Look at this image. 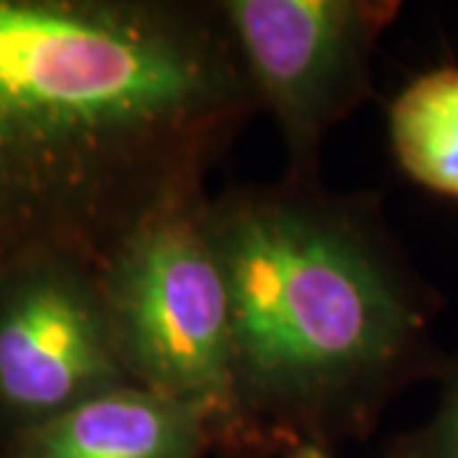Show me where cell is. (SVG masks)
<instances>
[{"label":"cell","instance_id":"4","mask_svg":"<svg viewBox=\"0 0 458 458\" xmlns=\"http://www.w3.org/2000/svg\"><path fill=\"white\" fill-rule=\"evenodd\" d=\"M258 105L278 123L293 179L316 181L324 138L372 92V59L394 0L219 3Z\"/></svg>","mask_w":458,"mask_h":458},{"label":"cell","instance_id":"2","mask_svg":"<svg viewBox=\"0 0 458 458\" xmlns=\"http://www.w3.org/2000/svg\"><path fill=\"white\" fill-rule=\"evenodd\" d=\"M250 436L361 430L433 369L436 293L364 199L316 181L209 199Z\"/></svg>","mask_w":458,"mask_h":458},{"label":"cell","instance_id":"8","mask_svg":"<svg viewBox=\"0 0 458 458\" xmlns=\"http://www.w3.org/2000/svg\"><path fill=\"white\" fill-rule=\"evenodd\" d=\"M394 458H458V354L441 369V393L430 418L400 438Z\"/></svg>","mask_w":458,"mask_h":458},{"label":"cell","instance_id":"7","mask_svg":"<svg viewBox=\"0 0 458 458\" xmlns=\"http://www.w3.org/2000/svg\"><path fill=\"white\" fill-rule=\"evenodd\" d=\"M394 161L423 189L458 199V66L423 72L390 105Z\"/></svg>","mask_w":458,"mask_h":458},{"label":"cell","instance_id":"6","mask_svg":"<svg viewBox=\"0 0 458 458\" xmlns=\"http://www.w3.org/2000/svg\"><path fill=\"white\" fill-rule=\"evenodd\" d=\"M212 443L194 410L120 385L21 428L16 458H204Z\"/></svg>","mask_w":458,"mask_h":458},{"label":"cell","instance_id":"1","mask_svg":"<svg viewBox=\"0 0 458 458\" xmlns=\"http://www.w3.org/2000/svg\"><path fill=\"white\" fill-rule=\"evenodd\" d=\"M258 107L219 3L0 0V225L99 276Z\"/></svg>","mask_w":458,"mask_h":458},{"label":"cell","instance_id":"3","mask_svg":"<svg viewBox=\"0 0 458 458\" xmlns=\"http://www.w3.org/2000/svg\"><path fill=\"white\" fill-rule=\"evenodd\" d=\"M209 197L186 194L150 214L99 273L125 375L194 410L214 441H245L234 390L225 276L214 252Z\"/></svg>","mask_w":458,"mask_h":458},{"label":"cell","instance_id":"5","mask_svg":"<svg viewBox=\"0 0 458 458\" xmlns=\"http://www.w3.org/2000/svg\"><path fill=\"white\" fill-rule=\"evenodd\" d=\"M120 385L98 273L62 255L16 265L0 285V408L26 428Z\"/></svg>","mask_w":458,"mask_h":458},{"label":"cell","instance_id":"9","mask_svg":"<svg viewBox=\"0 0 458 458\" xmlns=\"http://www.w3.org/2000/svg\"><path fill=\"white\" fill-rule=\"evenodd\" d=\"M285 458H331L328 454H324V448L318 443H298L293 451Z\"/></svg>","mask_w":458,"mask_h":458}]
</instances>
